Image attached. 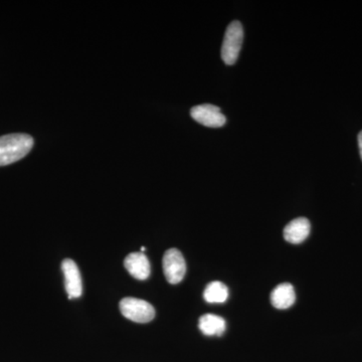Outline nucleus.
I'll list each match as a JSON object with an SVG mask.
<instances>
[{
  "label": "nucleus",
  "instance_id": "f257e3e1",
  "mask_svg": "<svg viewBox=\"0 0 362 362\" xmlns=\"http://www.w3.org/2000/svg\"><path fill=\"white\" fill-rule=\"evenodd\" d=\"M33 146L32 136L16 133L0 137V166L21 160Z\"/></svg>",
  "mask_w": 362,
  "mask_h": 362
},
{
  "label": "nucleus",
  "instance_id": "f03ea898",
  "mask_svg": "<svg viewBox=\"0 0 362 362\" xmlns=\"http://www.w3.org/2000/svg\"><path fill=\"white\" fill-rule=\"evenodd\" d=\"M244 40V28L242 23L233 21L226 28L223 45H221V59L226 65H235L242 49Z\"/></svg>",
  "mask_w": 362,
  "mask_h": 362
},
{
  "label": "nucleus",
  "instance_id": "7ed1b4c3",
  "mask_svg": "<svg viewBox=\"0 0 362 362\" xmlns=\"http://www.w3.org/2000/svg\"><path fill=\"white\" fill-rule=\"evenodd\" d=\"M121 313L136 323H148L156 317V309L151 304L137 298L127 297L121 300Z\"/></svg>",
  "mask_w": 362,
  "mask_h": 362
},
{
  "label": "nucleus",
  "instance_id": "20e7f679",
  "mask_svg": "<svg viewBox=\"0 0 362 362\" xmlns=\"http://www.w3.org/2000/svg\"><path fill=\"white\" fill-rule=\"evenodd\" d=\"M163 272L170 284L180 283L187 273V264L182 254L177 249H169L163 256Z\"/></svg>",
  "mask_w": 362,
  "mask_h": 362
},
{
  "label": "nucleus",
  "instance_id": "39448f33",
  "mask_svg": "<svg viewBox=\"0 0 362 362\" xmlns=\"http://www.w3.org/2000/svg\"><path fill=\"white\" fill-rule=\"evenodd\" d=\"M190 114H192V119L206 127H223L226 122V116L221 113V109L211 104L195 106L190 111Z\"/></svg>",
  "mask_w": 362,
  "mask_h": 362
},
{
  "label": "nucleus",
  "instance_id": "423d86ee",
  "mask_svg": "<svg viewBox=\"0 0 362 362\" xmlns=\"http://www.w3.org/2000/svg\"><path fill=\"white\" fill-rule=\"evenodd\" d=\"M64 276H65L66 291L69 299L81 297L83 292L82 278L77 264L73 259H64L62 264Z\"/></svg>",
  "mask_w": 362,
  "mask_h": 362
},
{
  "label": "nucleus",
  "instance_id": "0eeeda50",
  "mask_svg": "<svg viewBox=\"0 0 362 362\" xmlns=\"http://www.w3.org/2000/svg\"><path fill=\"white\" fill-rule=\"evenodd\" d=\"M124 265L130 275L138 280H146L151 273L149 259L143 252H132L128 255L124 261Z\"/></svg>",
  "mask_w": 362,
  "mask_h": 362
},
{
  "label": "nucleus",
  "instance_id": "6e6552de",
  "mask_svg": "<svg viewBox=\"0 0 362 362\" xmlns=\"http://www.w3.org/2000/svg\"><path fill=\"white\" fill-rule=\"evenodd\" d=\"M310 221L306 218H298L290 221L284 228V239L293 245H299L308 238L310 233Z\"/></svg>",
  "mask_w": 362,
  "mask_h": 362
},
{
  "label": "nucleus",
  "instance_id": "1a4fd4ad",
  "mask_svg": "<svg viewBox=\"0 0 362 362\" xmlns=\"http://www.w3.org/2000/svg\"><path fill=\"white\" fill-rule=\"evenodd\" d=\"M296 301L294 287L289 283H283L273 290L271 294L272 305L279 310L290 308Z\"/></svg>",
  "mask_w": 362,
  "mask_h": 362
},
{
  "label": "nucleus",
  "instance_id": "9d476101",
  "mask_svg": "<svg viewBox=\"0 0 362 362\" xmlns=\"http://www.w3.org/2000/svg\"><path fill=\"white\" fill-rule=\"evenodd\" d=\"M226 321L223 317L206 314L199 318V330L206 337H221L226 331Z\"/></svg>",
  "mask_w": 362,
  "mask_h": 362
},
{
  "label": "nucleus",
  "instance_id": "9b49d317",
  "mask_svg": "<svg viewBox=\"0 0 362 362\" xmlns=\"http://www.w3.org/2000/svg\"><path fill=\"white\" fill-rule=\"evenodd\" d=\"M228 287L218 281L209 283L204 292V298L207 303H223L228 300Z\"/></svg>",
  "mask_w": 362,
  "mask_h": 362
},
{
  "label": "nucleus",
  "instance_id": "f8f14e48",
  "mask_svg": "<svg viewBox=\"0 0 362 362\" xmlns=\"http://www.w3.org/2000/svg\"><path fill=\"white\" fill-rule=\"evenodd\" d=\"M358 147H359V153H361V160H362V131L358 134Z\"/></svg>",
  "mask_w": 362,
  "mask_h": 362
},
{
  "label": "nucleus",
  "instance_id": "ddd939ff",
  "mask_svg": "<svg viewBox=\"0 0 362 362\" xmlns=\"http://www.w3.org/2000/svg\"><path fill=\"white\" fill-rule=\"evenodd\" d=\"M141 251H142V252L146 251V249H145V247H142V249H141Z\"/></svg>",
  "mask_w": 362,
  "mask_h": 362
}]
</instances>
